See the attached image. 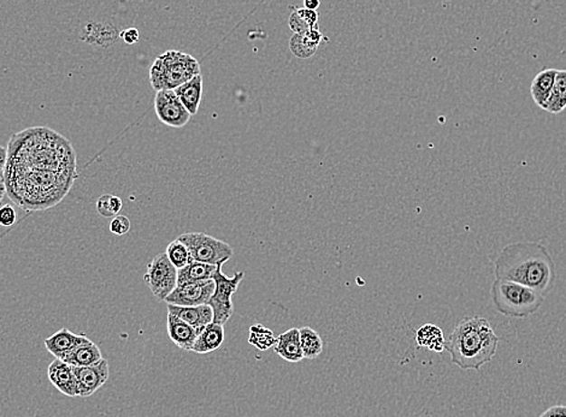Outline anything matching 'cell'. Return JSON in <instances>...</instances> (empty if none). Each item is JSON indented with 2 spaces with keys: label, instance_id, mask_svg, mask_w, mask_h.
I'll use <instances>...</instances> for the list:
<instances>
[{
  "label": "cell",
  "instance_id": "21",
  "mask_svg": "<svg viewBox=\"0 0 566 417\" xmlns=\"http://www.w3.org/2000/svg\"><path fill=\"white\" fill-rule=\"evenodd\" d=\"M224 328L219 324H210L198 336L192 351L195 354L205 355L219 350L224 342Z\"/></svg>",
  "mask_w": 566,
  "mask_h": 417
},
{
  "label": "cell",
  "instance_id": "14",
  "mask_svg": "<svg viewBox=\"0 0 566 417\" xmlns=\"http://www.w3.org/2000/svg\"><path fill=\"white\" fill-rule=\"evenodd\" d=\"M168 313L175 315V317L197 329L199 335H201V332L206 326L213 322V313L209 304L198 307H177L168 304Z\"/></svg>",
  "mask_w": 566,
  "mask_h": 417
},
{
  "label": "cell",
  "instance_id": "37",
  "mask_svg": "<svg viewBox=\"0 0 566 417\" xmlns=\"http://www.w3.org/2000/svg\"><path fill=\"white\" fill-rule=\"evenodd\" d=\"M319 5H321V3L318 2V0H305L304 2V7L305 9L307 10H317Z\"/></svg>",
  "mask_w": 566,
  "mask_h": 417
},
{
  "label": "cell",
  "instance_id": "18",
  "mask_svg": "<svg viewBox=\"0 0 566 417\" xmlns=\"http://www.w3.org/2000/svg\"><path fill=\"white\" fill-rule=\"evenodd\" d=\"M322 36L318 25L308 29L307 32H301V34H294L289 42L290 51L294 56L307 60V58L314 56L317 51L319 43L322 42Z\"/></svg>",
  "mask_w": 566,
  "mask_h": 417
},
{
  "label": "cell",
  "instance_id": "9",
  "mask_svg": "<svg viewBox=\"0 0 566 417\" xmlns=\"http://www.w3.org/2000/svg\"><path fill=\"white\" fill-rule=\"evenodd\" d=\"M155 111L159 121L172 128H184L192 117L174 90L156 93Z\"/></svg>",
  "mask_w": 566,
  "mask_h": 417
},
{
  "label": "cell",
  "instance_id": "35",
  "mask_svg": "<svg viewBox=\"0 0 566 417\" xmlns=\"http://www.w3.org/2000/svg\"><path fill=\"white\" fill-rule=\"evenodd\" d=\"M540 417H566V405H553Z\"/></svg>",
  "mask_w": 566,
  "mask_h": 417
},
{
  "label": "cell",
  "instance_id": "34",
  "mask_svg": "<svg viewBox=\"0 0 566 417\" xmlns=\"http://www.w3.org/2000/svg\"><path fill=\"white\" fill-rule=\"evenodd\" d=\"M121 39L126 45H136V43L139 42L140 32L134 27L123 29L121 32Z\"/></svg>",
  "mask_w": 566,
  "mask_h": 417
},
{
  "label": "cell",
  "instance_id": "5",
  "mask_svg": "<svg viewBox=\"0 0 566 417\" xmlns=\"http://www.w3.org/2000/svg\"><path fill=\"white\" fill-rule=\"evenodd\" d=\"M491 296L498 313L514 319L532 317L545 302V297L527 286L496 279L492 285Z\"/></svg>",
  "mask_w": 566,
  "mask_h": 417
},
{
  "label": "cell",
  "instance_id": "11",
  "mask_svg": "<svg viewBox=\"0 0 566 417\" xmlns=\"http://www.w3.org/2000/svg\"><path fill=\"white\" fill-rule=\"evenodd\" d=\"M121 32L114 22L90 20L83 24L79 36L87 45L98 49H110L121 39Z\"/></svg>",
  "mask_w": 566,
  "mask_h": 417
},
{
  "label": "cell",
  "instance_id": "30",
  "mask_svg": "<svg viewBox=\"0 0 566 417\" xmlns=\"http://www.w3.org/2000/svg\"><path fill=\"white\" fill-rule=\"evenodd\" d=\"M130 220L128 217L126 216H116L112 218L110 223V231L114 235L123 236L128 234L130 231Z\"/></svg>",
  "mask_w": 566,
  "mask_h": 417
},
{
  "label": "cell",
  "instance_id": "4",
  "mask_svg": "<svg viewBox=\"0 0 566 417\" xmlns=\"http://www.w3.org/2000/svg\"><path fill=\"white\" fill-rule=\"evenodd\" d=\"M201 75V64L191 54L169 50L156 58L150 69V83L156 93L175 90Z\"/></svg>",
  "mask_w": 566,
  "mask_h": 417
},
{
  "label": "cell",
  "instance_id": "29",
  "mask_svg": "<svg viewBox=\"0 0 566 417\" xmlns=\"http://www.w3.org/2000/svg\"><path fill=\"white\" fill-rule=\"evenodd\" d=\"M123 208L121 198L112 194L101 195L97 200V212L104 218H114L118 216Z\"/></svg>",
  "mask_w": 566,
  "mask_h": 417
},
{
  "label": "cell",
  "instance_id": "3",
  "mask_svg": "<svg viewBox=\"0 0 566 417\" xmlns=\"http://www.w3.org/2000/svg\"><path fill=\"white\" fill-rule=\"evenodd\" d=\"M499 337L491 322L481 317H466L446 340V351L453 365L463 371H480L489 364L498 350Z\"/></svg>",
  "mask_w": 566,
  "mask_h": 417
},
{
  "label": "cell",
  "instance_id": "15",
  "mask_svg": "<svg viewBox=\"0 0 566 417\" xmlns=\"http://www.w3.org/2000/svg\"><path fill=\"white\" fill-rule=\"evenodd\" d=\"M275 353L283 360L290 364H297L304 360L303 349H301L299 329H289L281 333L274 346Z\"/></svg>",
  "mask_w": 566,
  "mask_h": 417
},
{
  "label": "cell",
  "instance_id": "25",
  "mask_svg": "<svg viewBox=\"0 0 566 417\" xmlns=\"http://www.w3.org/2000/svg\"><path fill=\"white\" fill-rule=\"evenodd\" d=\"M566 108V70H558L551 97L543 107L550 114L558 115Z\"/></svg>",
  "mask_w": 566,
  "mask_h": 417
},
{
  "label": "cell",
  "instance_id": "20",
  "mask_svg": "<svg viewBox=\"0 0 566 417\" xmlns=\"http://www.w3.org/2000/svg\"><path fill=\"white\" fill-rule=\"evenodd\" d=\"M557 69L547 68L540 71L533 79L531 93L533 100L540 108L545 107L547 100L552 93L554 81H556Z\"/></svg>",
  "mask_w": 566,
  "mask_h": 417
},
{
  "label": "cell",
  "instance_id": "32",
  "mask_svg": "<svg viewBox=\"0 0 566 417\" xmlns=\"http://www.w3.org/2000/svg\"><path fill=\"white\" fill-rule=\"evenodd\" d=\"M288 24L289 28L292 29L296 34H301V32H307L308 29H311L307 24V22L297 14V10H294L293 13L290 14Z\"/></svg>",
  "mask_w": 566,
  "mask_h": 417
},
{
  "label": "cell",
  "instance_id": "13",
  "mask_svg": "<svg viewBox=\"0 0 566 417\" xmlns=\"http://www.w3.org/2000/svg\"><path fill=\"white\" fill-rule=\"evenodd\" d=\"M47 375L52 385L65 396L78 397V383H76L74 369L71 366L56 358L49 366Z\"/></svg>",
  "mask_w": 566,
  "mask_h": 417
},
{
  "label": "cell",
  "instance_id": "33",
  "mask_svg": "<svg viewBox=\"0 0 566 417\" xmlns=\"http://www.w3.org/2000/svg\"><path fill=\"white\" fill-rule=\"evenodd\" d=\"M297 13L305 22H307L308 27L314 28L316 25H318L317 11L307 10L305 9V7H301V9H297Z\"/></svg>",
  "mask_w": 566,
  "mask_h": 417
},
{
  "label": "cell",
  "instance_id": "26",
  "mask_svg": "<svg viewBox=\"0 0 566 417\" xmlns=\"http://www.w3.org/2000/svg\"><path fill=\"white\" fill-rule=\"evenodd\" d=\"M301 349H303L304 358L314 360L317 358L323 351V340L321 336L314 329L305 326L299 329Z\"/></svg>",
  "mask_w": 566,
  "mask_h": 417
},
{
  "label": "cell",
  "instance_id": "10",
  "mask_svg": "<svg viewBox=\"0 0 566 417\" xmlns=\"http://www.w3.org/2000/svg\"><path fill=\"white\" fill-rule=\"evenodd\" d=\"M215 292V282L192 283L177 285L176 289L165 299L166 304L177 307H198L209 304Z\"/></svg>",
  "mask_w": 566,
  "mask_h": 417
},
{
  "label": "cell",
  "instance_id": "1",
  "mask_svg": "<svg viewBox=\"0 0 566 417\" xmlns=\"http://www.w3.org/2000/svg\"><path fill=\"white\" fill-rule=\"evenodd\" d=\"M76 179L74 147L60 133L35 126L11 137L3 183L18 208L27 212L52 208L67 197Z\"/></svg>",
  "mask_w": 566,
  "mask_h": 417
},
{
  "label": "cell",
  "instance_id": "22",
  "mask_svg": "<svg viewBox=\"0 0 566 417\" xmlns=\"http://www.w3.org/2000/svg\"><path fill=\"white\" fill-rule=\"evenodd\" d=\"M181 103L190 112L191 116L198 114L199 107H201L203 97V76L198 75L192 79L191 81L180 86L179 88L174 90Z\"/></svg>",
  "mask_w": 566,
  "mask_h": 417
},
{
  "label": "cell",
  "instance_id": "36",
  "mask_svg": "<svg viewBox=\"0 0 566 417\" xmlns=\"http://www.w3.org/2000/svg\"><path fill=\"white\" fill-rule=\"evenodd\" d=\"M7 162V148L0 146V180L4 179Z\"/></svg>",
  "mask_w": 566,
  "mask_h": 417
},
{
  "label": "cell",
  "instance_id": "19",
  "mask_svg": "<svg viewBox=\"0 0 566 417\" xmlns=\"http://www.w3.org/2000/svg\"><path fill=\"white\" fill-rule=\"evenodd\" d=\"M101 360H103V355H101L99 347L87 338L85 342L65 355L61 361L71 366V367H89V366L96 365Z\"/></svg>",
  "mask_w": 566,
  "mask_h": 417
},
{
  "label": "cell",
  "instance_id": "7",
  "mask_svg": "<svg viewBox=\"0 0 566 417\" xmlns=\"http://www.w3.org/2000/svg\"><path fill=\"white\" fill-rule=\"evenodd\" d=\"M223 264L217 267L215 277V292L209 301L213 313V324L226 325L233 317L234 306L231 297L238 292L239 285L245 277L244 272H237L233 277H227L222 272Z\"/></svg>",
  "mask_w": 566,
  "mask_h": 417
},
{
  "label": "cell",
  "instance_id": "8",
  "mask_svg": "<svg viewBox=\"0 0 566 417\" xmlns=\"http://www.w3.org/2000/svg\"><path fill=\"white\" fill-rule=\"evenodd\" d=\"M144 281L151 290L152 295L159 301H165L176 289L177 270L170 263L165 253L158 254L151 260Z\"/></svg>",
  "mask_w": 566,
  "mask_h": 417
},
{
  "label": "cell",
  "instance_id": "38",
  "mask_svg": "<svg viewBox=\"0 0 566 417\" xmlns=\"http://www.w3.org/2000/svg\"><path fill=\"white\" fill-rule=\"evenodd\" d=\"M6 188L4 186V183H0V202H2L3 198L5 197Z\"/></svg>",
  "mask_w": 566,
  "mask_h": 417
},
{
  "label": "cell",
  "instance_id": "17",
  "mask_svg": "<svg viewBox=\"0 0 566 417\" xmlns=\"http://www.w3.org/2000/svg\"><path fill=\"white\" fill-rule=\"evenodd\" d=\"M166 329H168L169 338L180 349L192 351L195 340H197L199 332L175 315L168 313V321H166Z\"/></svg>",
  "mask_w": 566,
  "mask_h": 417
},
{
  "label": "cell",
  "instance_id": "31",
  "mask_svg": "<svg viewBox=\"0 0 566 417\" xmlns=\"http://www.w3.org/2000/svg\"><path fill=\"white\" fill-rule=\"evenodd\" d=\"M17 214L13 206L4 205L0 208V225L4 227H10L16 224Z\"/></svg>",
  "mask_w": 566,
  "mask_h": 417
},
{
  "label": "cell",
  "instance_id": "6",
  "mask_svg": "<svg viewBox=\"0 0 566 417\" xmlns=\"http://www.w3.org/2000/svg\"><path fill=\"white\" fill-rule=\"evenodd\" d=\"M179 239L190 250L192 260L197 263L220 266L234 255L233 248L227 242L204 232H187L181 235Z\"/></svg>",
  "mask_w": 566,
  "mask_h": 417
},
{
  "label": "cell",
  "instance_id": "28",
  "mask_svg": "<svg viewBox=\"0 0 566 417\" xmlns=\"http://www.w3.org/2000/svg\"><path fill=\"white\" fill-rule=\"evenodd\" d=\"M165 254L170 263L173 264V266L175 267L177 271L183 270V268L186 267L192 261L190 250L187 249V246H184L179 238L166 246Z\"/></svg>",
  "mask_w": 566,
  "mask_h": 417
},
{
  "label": "cell",
  "instance_id": "27",
  "mask_svg": "<svg viewBox=\"0 0 566 417\" xmlns=\"http://www.w3.org/2000/svg\"><path fill=\"white\" fill-rule=\"evenodd\" d=\"M249 343L260 351L269 350L277 344V337L274 332L266 326L257 324L250 328Z\"/></svg>",
  "mask_w": 566,
  "mask_h": 417
},
{
  "label": "cell",
  "instance_id": "24",
  "mask_svg": "<svg viewBox=\"0 0 566 417\" xmlns=\"http://www.w3.org/2000/svg\"><path fill=\"white\" fill-rule=\"evenodd\" d=\"M416 342L420 348L434 353H442L446 349L444 331L433 324H426L417 329Z\"/></svg>",
  "mask_w": 566,
  "mask_h": 417
},
{
  "label": "cell",
  "instance_id": "16",
  "mask_svg": "<svg viewBox=\"0 0 566 417\" xmlns=\"http://www.w3.org/2000/svg\"><path fill=\"white\" fill-rule=\"evenodd\" d=\"M86 339V336L75 335L68 329L63 328L45 339V347L47 351L56 357L58 360H63L65 355L71 353Z\"/></svg>",
  "mask_w": 566,
  "mask_h": 417
},
{
  "label": "cell",
  "instance_id": "12",
  "mask_svg": "<svg viewBox=\"0 0 566 417\" xmlns=\"http://www.w3.org/2000/svg\"><path fill=\"white\" fill-rule=\"evenodd\" d=\"M72 369L78 383V397L92 396L108 382L110 375L108 362L105 358L89 367H72Z\"/></svg>",
  "mask_w": 566,
  "mask_h": 417
},
{
  "label": "cell",
  "instance_id": "2",
  "mask_svg": "<svg viewBox=\"0 0 566 417\" xmlns=\"http://www.w3.org/2000/svg\"><path fill=\"white\" fill-rule=\"evenodd\" d=\"M496 281L516 283L543 297L556 284V264L542 242L520 241L504 246L495 263Z\"/></svg>",
  "mask_w": 566,
  "mask_h": 417
},
{
  "label": "cell",
  "instance_id": "23",
  "mask_svg": "<svg viewBox=\"0 0 566 417\" xmlns=\"http://www.w3.org/2000/svg\"><path fill=\"white\" fill-rule=\"evenodd\" d=\"M217 267L219 266H212V264L192 260L186 267L177 271V285L212 281L215 277Z\"/></svg>",
  "mask_w": 566,
  "mask_h": 417
}]
</instances>
